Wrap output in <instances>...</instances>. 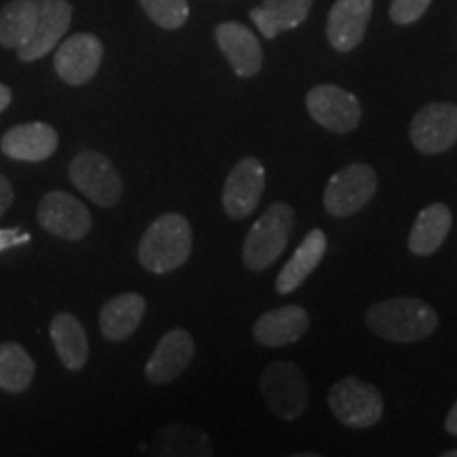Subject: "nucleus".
<instances>
[{
	"label": "nucleus",
	"instance_id": "obj_1",
	"mask_svg": "<svg viewBox=\"0 0 457 457\" xmlns=\"http://www.w3.org/2000/svg\"><path fill=\"white\" fill-rule=\"evenodd\" d=\"M367 324L381 339L413 343L426 339L436 330L438 316L424 301L413 296H396L370 307Z\"/></svg>",
	"mask_w": 457,
	"mask_h": 457
},
{
	"label": "nucleus",
	"instance_id": "obj_2",
	"mask_svg": "<svg viewBox=\"0 0 457 457\" xmlns=\"http://www.w3.org/2000/svg\"><path fill=\"white\" fill-rule=\"evenodd\" d=\"M193 231L182 214L168 212L153 220L140 239L138 259L146 271L170 273L179 270L191 256Z\"/></svg>",
	"mask_w": 457,
	"mask_h": 457
},
{
	"label": "nucleus",
	"instance_id": "obj_3",
	"mask_svg": "<svg viewBox=\"0 0 457 457\" xmlns=\"http://www.w3.org/2000/svg\"><path fill=\"white\" fill-rule=\"evenodd\" d=\"M295 212L288 204H273L254 222L244 242V262L248 270L262 271L271 267L288 245Z\"/></svg>",
	"mask_w": 457,
	"mask_h": 457
},
{
	"label": "nucleus",
	"instance_id": "obj_4",
	"mask_svg": "<svg viewBox=\"0 0 457 457\" xmlns=\"http://www.w3.org/2000/svg\"><path fill=\"white\" fill-rule=\"evenodd\" d=\"M261 392L267 407L279 420L293 421L305 413L310 403V386L303 370L293 362H273L262 370Z\"/></svg>",
	"mask_w": 457,
	"mask_h": 457
},
{
	"label": "nucleus",
	"instance_id": "obj_5",
	"mask_svg": "<svg viewBox=\"0 0 457 457\" xmlns=\"http://www.w3.org/2000/svg\"><path fill=\"white\" fill-rule=\"evenodd\" d=\"M68 174H71L72 185L100 208H112L121 199V176H119L111 159L98 151L79 153L72 159Z\"/></svg>",
	"mask_w": 457,
	"mask_h": 457
},
{
	"label": "nucleus",
	"instance_id": "obj_6",
	"mask_svg": "<svg viewBox=\"0 0 457 457\" xmlns=\"http://www.w3.org/2000/svg\"><path fill=\"white\" fill-rule=\"evenodd\" d=\"M328 404L341 424L350 428H370L384 415V400L373 384L345 377L328 392Z\"/></svg>",
	"mask_w": 457,
	"mask_h": 457
},
{
	"label": "nucleus",
	"instance_id": "obj_7",
	"mask_svg": "<svg viewBox=\"0 0 457 457\" xmlns=\"http://www.w3.org/2000/svg\"><path fill=\"white\" fill-rule=\"evenodd\" d=\"M377 193V174L367 163H352L330 176L324 188V208L339 219L360 212Z\"/></svg>",
	"mask_w": 457,
	"mask_h": 457
},
{
	"label": "nucleus",
	"instance_id": "obj_8",
	"mask_svg": "<svg viewBox=\"0 0 457 457\" xmlns=\"http://www.w3.org/2000/svg\"><path fill=\"white\" fill-rule=\"evenodd\" d=\"M37 21L30 38L17 49L21 62H37L49 55L62 43L72 21V4L68 0H37Z\"/></svg>",
	"mask_w": 457,
	"mask_h": 457
},
{
	"label": "nucleus",
	"instance_id": "obj_9",
	"mask_svg": "<svg viewBox=\"0 0 457 457\" xmlns=\"http://www.w3.org/2000/svg\"><path fill=\"white\" fill-rule=\"evenodd\" d=\"M305 102L313 121L337 134H350L362 119L356 96L337 85H318L307 94Z\"/></svg>",
	"mask_w": 457,
	"mask_h": 457
},
{
	"label": "nucleus",
	"instance_id": "obj_10",
	"mask_svg": "<svg viewBox=\"0 0 457 457\" xmlns=\"http://www.w3.org/2000/svg\"><path fill=\"white\" fill-rule=\"evenodd\" d=\"M104 57L100 38L89 32H79L57 45L54 66L57 77L68 85H85L96 77Z\"/></svg>",
	"mask_w": 457,
	"mask_h": 457
},
{
	"label": "nucleus",
	"instance_id": "obj_11",
	"mask_svg": "<svg viewBox=\"0 0 457 457\" xmlns=\"http://www.w3.org/2000/svg\"><path fill=\"white\" fill-rule=\"evenodd\" d=\"M37 219L45 231L68 242L83 239L91 228L89 210L77 197L64 191H51L43 195Z\"/></svg>",
	"mask_w": 457,
	"mask_h": 457
},
{
	"label": "nucleus",
	"instance_id": "obj_12",
	"mask_svg": "<svg viewBox=\"0 0 457 457\" xmlns=\"http://www.w3.org/2000/svg\"><path fill=\"white\" fill-rule=\"evenodd\" d=\"M411 142L426 155H438L457 142V106L447 102L426 104L409 129Z\"/></svg>",
	"mask_w": 457,
	"mask_h": 457
},
{
	"label": "nucleus",
	"instance_id": "obj_13",
	"mask_svg": "<svg viewBox=\"0 0 457 457\" xmlns=\"http://www.w3.org/2000/svg\"><path fill=\"white\" fill-rule=\"evenodd\" d=\"M265 191V168L259 159L245 157L228 171L222 188V205L231 219H245L259 208Z\"/></svg>",
	"mask_w": 457,
	"mask_h": 457
},
{
	"label": "nucleus",
	"instance_id": "obj_14",
	"mask_svg": "<svg viewBox=\"0 0 457 457\" xmlns=\"http://www.w3.org/2000/svg\"><path fill=\"white\" fill-rule=\"evenodd\" d=\"M195 356V343L185 328H171L157 343L155 352L146 362V379L151 384H170L185 373Z\"/></svg>",
	"mask_w": 457,
	"mask_h": 457
},
{
	"label": "nucleus",
	"instance_id": "obj_15",
	"mask_svg": "<svg viewBox=\"0 0 457 457\" xmlns=\"http://www.w3.org/2000/svg\"><path fill=\"white\" fill-rule=\"evenodd\" d=\"M373 0H337L327 20V37L341 54L356 49L367 32Z\"/></svg>",
	"mask_w": 457,
	"mask_h": 457
},
{
	"label": "nucleus",
	"instance_id": "obj_16",
	"mask_svg": "<svg viewBox=\"0 0 457 457\" xmlns=\"http://www.w3.org/2000/svg\"><path fill=\"white\" fill-rule=\"evenodd\" d=\"M216 43L237 77L250 79L259 74L262 68V47L250 28L237 21H225L216 26Z\"/></svg>",
	"mask_w": 457,
	"mask_h": 457
},
{
	"label": "nucleus",
	"instance_id": "obj_17",
	"mask_svg": "<svg viewBox=\"0 0 457 457\" xmlns=\"http://www.w3.org/2000/svg\"><path fill=\"white\" fill-rule=\"evenodd\" d=\"M57 131L47 123H21L11 128L0 140V151L15 162L38 163L49 159L57 148Z\"/></svg>",
	"mask_w": 457,
	"mask_h": 457
},
{
	"label": "nucleus",
	"instance_id": "obj_18",
	"mask_svg": "<svg viewBox=\"0 0 457 457\" xmlns=\"http://www.w3.org/2000/svg\"><path fill=\"white\" fill-rule=\"evenodd\" d=\"M310 330V313L299 305H284L256 320L253 327L254 339L265 347H282L299 341Z\"/></svg>",
	"mask_w": 457,
	"mask_h": 457
},
{
	"label": "nucleus",
	"instance_id": "obj_19",
	"mask_svg": "<svg viewBox=\"0 0 457 457\" xmlns=\"http://www.w3.org/2000/svg\"><path fill=\"white\" fill-rule=\"evenodd\" d=\"M146 312L145 296L123 293L112 296L100 312V330L108 341H125L140 327Z\"/></svg>",
	"mask_w": 457,
	"mask_h": 457
},
{
	"label": "nucleus",
	"instance_id": "obj_20",
	"mask_svg": "<svg viewBox=\"0 0 457 457\" xmlns=\"http://www.w3.org/2000/svg\"><path fill=\"white\" fill-rule=\"evenodd\" d=\"M324 253H327V236H324V231H320V228H313V231H310L303 237V242L299 248H296L293 259L286 262L284 270L279 271V276L276 279L278 293H295V290L310 278V273H313V270L320 265Z\"/></svg>",
	"mask_w": 457,
	"mask_h": 457
},
{
	"label": "nucleus",
	"instance_id": "obj_21",
	"mask_svg": "<svg viewBox=\"0 0 457 457\" xmlns=\"http://www.w3.org/2000/svg\"><path fill=\"white\" fill-rule=\"evenodd\" d=\"M312 0H265L250 11V20L265 38H276L279 32L295 30L310 15Z\"/></svg>",
	"mask_w": 457,
	"mask_h": 457
},
{
	"label": "nucleus",
	"instance_id": "obj_22",
	"mask_svg": "<svg viewBox=\"0 0 457 457\" xmlns=\"http://www.w3.org/2000/svg\"><path fill=\"white\" fill-rule=\"evenodd\" d=\"M49 333L62 364L71 370H81L89 358V343L83 324L72 313H57L51 320Z\"/></svg>",
	"mask_w": 457,
	"mask_h": 457
},
{
	"label": "nucleus",
	"instance_id": "obj_23",
	"mask_svg": "<svg viewBox=\"0 0 457 457\" xmlns=\"http://www.w3.org/2000/svg\"><path fill=\"white\" fill-rule=\"evenodd\" d=\"M451 228V210L445 204L428 205L417 216L409 236L411 253L428 256L441 248Z\"/></svg>",
	"mask_w": 457,
	"mask_h": 457
},
{
	"label": "nucleus",
	"instance_id": "obj_24",
	"mask_svg": "<svg viewBox=\"0 0 457 457\" xmlns=\"http://www.w3.org/2000/svg\"><path fill=\"white\" fill-rule=\"evenodd\" d=\"M37 364L20 343H0V390L21 394L30 387Z\"/></svg>",
	"mask_w": 457,
	"mask_h": 457
},
{
	"label": "nucleus",
	"instance_id": "obj_25",
	"mask_svg": "<svg viewBox=\"0 0 457 457\" xmlns=\"http://www.w3.org/2000/svg\"><path fill=\"white\" fill-rule=\"evenodd\" d=\"M37 11V0H11L0 9V45L4 49L17 51L30 38Z\"/></svg>",
	"mask_w": 457,
	"mask_h": 457
},
{
	"label": "nucleus",
	"instance_id": "obj_26",
	"mask_svg": "<svg viewBox=\"0 0 457 457\" xmlns=\"http://www.w3.org/2000/svg\"><path fill=\"white\" fill-rule=\"evenodd\" d=\"M155 453L157 455H176V457H202L212 455L210 449L208 434L191 426H165L159 430L155 438Z\"/></svg>",
	"mask_w": 457,
	"mask_h": 457
},
{
	"label": "nucleus",
	"instance_id": "obj_27",
	"mask_svg": "<svg viewBox=\"0 0 457 457\" xmlns=\"http://www.w3.org/2000/svg\"><path fill=\"white\" fill-rule=\"evenodd\" d=\"M140 4L148 20L163 30H179L188 17L187 0H140Z\"/></svg>",
	"mask_w": 457,
	"mask_h": 457
},
{
	"label": "nucleus",
	"instance_id": "obj_28",
	"mask_svg": "<svg viewBox=\"0 0 457 457\" xmlns=\"http://www.w3.org/2000/svg\"><path fill=\"white\" fill-rule=\"evenodd\" d=\"M432 0H392L390 4V17L400 26H409L420 20L430 7Z\"/></svg>",
	"mask_w": 457,
	"mask_h": 457
},
{
	"label": "nucleus",
	"instance_id": "obj_29",
	"mask_svg": "<svg viewBox=\"0 0 457 457\" xmlns=\"http://www.w3.org/2000/svg\"><path fill=\"white\" fill-rule=\"evenodd\" d=\"M28 242H30V236L21 231V228H0V253L15 248V245H24Z\"/></svg>",
	"mask_w": 457,
	"mask_h": 457
},
{
	"label": "nucleus",
	"instance_id": "obj_30",
	"mask_svg": "<svg viewBox=\"0 0 457 457\" xmlns=\"http://www.w3.org/2000/svg\"><path fill=\"white\" fill-rule=\"evenodd\" d=\"M11 204H13V187L4 176H0V216L7 212Z\"/></svg>",
	"mask_w": 457,
	"mask_h": 457
},
{
	"label": "nucleus",
	"instance_id": "obj_31",
	"mask_svg": "<svg viewBox=\"0 0 457 457\" xmlns=\"http://www.w3.org/2000/svg\"><path fill=\"white\" fill-rule=\"evenodd\" d=\"M445 428H447L449 434H453V436H457V400H455L453 409L449 411L447 420H445Z\"/></svg>",
	"mask_w": 457,
	"mask_h": 457
},
{
	"label": "nucleus",
	"instance_id": "obj_32",
	"mask_svg": "<svg viewBox=\"0 0 457 457\" xmlns=\"http://www.w3.org/2000/svg\"><path fill=\"white\" fill-rule=\"evenodd\" d=\"M11 100H13V94H11V89L4 83H0V112L7 111Z\"/></svg>",
	"mask_w": 457,
	"mask_h": 457
},
{
	"label": "nucleus",
	"instance_id": "obj_33",
	"mask_svg": "<svg viewBox=\"0 0 457 457\" xmlns=\"http://www.w3.org/2000/svg\"><path fill=\"white\" fill-rule=\"evenodd\" d=\"M443 457H457V451H447V453H443Z\"/></svg>",
	"mask_w": 457,
	"mask_h": 457
}]
</instances>
